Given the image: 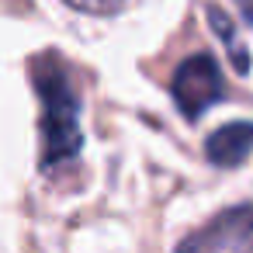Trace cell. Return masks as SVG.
I'll return each mask as SVG.
<instances>
[{
  "instance_id": "6",
  "label": "cell",
  "mask_w": 253,
  "mask_h": 253,
  "mask_svg": "<svg viewBox=\"0 0 253 253\" xmlns=\"http://www.w3.org/2000/svg\"><path fill=\"white\" fill-rule=\"evenodd\" d=\"M70 7H77V11H87V14H111V11H118L125 0H66Z\"/></svg>"
},
{
  "instance_id": "5",
  "label": "cell",
  "mask_w": 253,
  "mask_h": 253,
  "mask_svg": "<svg viewBox=\"0 0 253 253\" xmlns=\"http://www.w3.org/2000/svg\"><path fill=\"white\" fill-rule=\"evenodd\" d=\"M208 21H211V28L218 32V39H222V45L229 49V59H232V66L239 70V73H246L250 70V56H246V45L239 42V35H236V28H232V21L218 11V7H211L208 11Z\"/></svg>"
},
{
  "instance_id": "7",
  "label": "cell",
  "mask_w": 253,
  "mask_h": 253,
  "mask_svg": "<svg viewBox=\"0 0 253 253\" xmlns=\"http://www.w3.org/2000/svg\"><path fill=\"white\" fill-rule=\"evenodd\" d=\"M236 4H239V11H243V18L253 25V0H236Z\"/></svg>"
},
{
  "instance_id": "4",
  "label": "cell",
  "mask_w": 253,
  "mask_h": 253,
  "mask_svg": "<svg viewBox=\"0 0 253 253\" xmlns=\"http://www.w3.org/2000/svg\"><path fill=\"white\" fill-rule=\"evenodd\" d=\"M253 153V122H232L208 139V160L215 167H239Z\"/></svg>"
},
{
  "instance_id": "3",
  "label": "cell",
  "mask_w": 253,
  "mask_h": 253,
  "mask_svg": "<svg viewBox=\"0 0 253 253\" xmlns=\"http://www.w3.org/2000/svg\"><path fill=\"white\" fill-rule=\"evenodd\" d=\"M184 250H253V205L218 215L205 232L180 243Z\"/></svg>"
},
{
  "instance_id": "2",
  "label": "cell",
  "mask_w": 253,
  "mask_h": 253,
  "mask_svg": "<svg viewBox=\"0 0 253 253\" xmlns=\"http://www.w3.org/2000/svg\"><path fill=\"white\" fill-rule=\"evenodd\" d=\"M225 87H222V70L211 56H191L177 66L173 73V101L187 118H198L201 111H208L215 101H222Z\"/></svg>"
},
{
  "instance_id": "1",
  "label": "cell",
  "mask_w": 253,
  "mask_h": 253,
  "mask_svg": "<svg viewBox=\"0 0 253 253\" xmlns=\"http://www.w3.org/2000/svg\"><path fill=\"white\" fill-rule=\"evenodd\" d=\"M32 80H35V94L42 104V118H39V135H42V170H56L63 163H70L80 153V101L77 90L70 84V70L63 66V59L56 52L39 56L32 63Z\"/></svg>"
}]
</instances>
